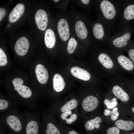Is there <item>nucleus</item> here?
Here are the masks:
<instances>
[{
  "label": "nucleus",
  "instance_id": "obj_39",
  "mask_svg": "<svg viewBox=\"0 0 134 134\" xmlns=\"http://www.w3.org/2000/svg\"><path fill=\"white\" fill-rule=\"evenodd\" d=\"M89 134H95L93 133H89Z\"/></svg>",
  "mask_w": 134,
  "mask_h": 134
},
{
  "label": "nucleus",
  "instance_id": "obj_5",
  "mask_svg": "<svg viewBox=\"0 0 134 134\" xmlns=\"http://www.w3.org/2000/svg\"><path fill=\"white\" fill-rule=\"evenodd\" d=\"M100 7L104 16L108 19H111L115 16L116 11L113 4L110 1L103 0L100 3Z\"/></svg>",
  "mask_w": 134,
  "mask_h": 134
},
{
  "label": "nucleus",
  "instance_id": "obj_24",
  "mask_svg": "<svg viewBox=\"0 0 134 134\" xmlns=\"http://www.w3.org/2000/svg\"><path fill=\"white\" fill-rule=\"evenodd\" d=\"M93 31L95 38L98 39L102 38L104 35V31L101 25L99 23L95 24L94 26Z\"/></svg>",
  "mask_w": 134,
  "mask_h": 134
},
{
  "label": "nucleus",
  "instance_id": "obj_34",
  "mask_svg": "<svg viewBox=\"0 0 134 134\" xmlns=\"http://www.w3.org/2000/svg\"><path fill=\"white\" fill-rule=\"evenodd\" d=\"M6 13V9L3 8H0V21H1L5 16Z\"/></svg>",
  "mask_w": 134,
  "mask_h": 134
},
{
  "label": "nucleus",
  "instance_id": "obj_8",
  "mask_svg": "<svg viewBox=\"0 0 134 134\" xmlns=\"http://www.w3.org/2000/svg\"><path fill=\"white\" fill-rule=\"evenodd\" d=\"M80 104V102L75 99L60 102L58 108V112L60 114L75 109Z\"/></svg>",
  "mask_w": 134,
  "mask_h": 134
},
{
  "label": "nucleus",
  "instance_id": "obj_20",
  "mask_svg": "<svg viewBox=\"0 0 134 134\" xmlns=\"http://www.w3.org/2000/svg\"><path fill=\"white\" fill-rule=\"evenodd\" d=\"M131 37V34L127 33L123 36L114 39L113 41V44L117 47H121L126 45L127 44V41Z\"/></svg>",
  "mask_w": 134,
  "mask_h": 134
},
{
  "label": "nucleus",
  "instance_id": "obj_16",
  "mask_svg": "<svg viewBox=\"0 0 134 134\" xmlns=\"http://www.w3.org/2000/svg\"><path fill=\"white\" fill-rule=\"evenodd\" d=\"M115 125L120 129L125 131H131L134 128V123L131 121L119 119L115 121Z\"/></svg>",
  "mask_w": 134,
  "mask_h": 134
},
{
  "label": "nucleus",
  "instance_id": "obj_22",
  "mask_svg": "<svg viewBox=\"0 0 134 134\" xmlns=\"http://www.w3.org/2000/svg\"><path fill=\"white\" fill-rule=\"evenodd\" d=\"M14 90L17 91L18 93L24 98H27L30 97L32 95L31 90L28 87L22 85L14 88Z\"/></svg>",
  "mask_w": 134,
  "mask_h": 134
},
{
  "label": "nucleus",
  "instance_id": "obj_7",
  "mask_svg": "<svg viewBox=\"0 0 134 134\" xmlns=\"http://www.w3.org/2000/svg\"><path fill=\"white\" fill-rule=\"evenodd\" d=\"M57 28L61 38L64 41L67 40L69 38L70 33L67 21L64 19H60L58 22Z\"/></svg>",
  "mask_w": 134,
  "mask_h": 134
},
{
  "label": "nucleus",
  "instance_id": "obj_14",
  "mask_svg": "<svg viewBox=\"0 0 134 134\" xmlns=\"http://www.w3.org/2000/svg\"><path fill=\"white\" fill-rule=\"evenodd\" d=\"M45 133L46 134H64L60 123L55 124L51 122L46 124Z\"/></svg>",
  "mask_w": 134,
  "mask_h": 134
},
{
  "label": "nucleus",
  "instance_id": "obj_9",
  "mask_svg": "<svg viewBox=\"0 0 134 134\" xmlns=\"http://www.w3.org/2000/svg\"><path fill=\"white\" fill-rule=\"evenodd\" d=\"M25 10V6L23 4L16 5L11 12L9 16L8 20L10 23L17 21L23 15Z\"/></svg>",
  "mask_w": 134,
  "mask_h": 134
},
{
  "label": "nucleus",
  "instance_id": "obj_11",
  "mask_svg": "<svg viewBox=\"0 0 134 134\" xmlns=\"http://www.w3.org/2000/svg\"><path fill=\"white\" fill-rule=\"evenodd\" d=\"M70 72L73 76L84 81H88L90 78V74L88 71L77 67H72Z\"/></svg>",
  "mask_w": 134,
  "mask_h": 134
},
{
  "label": "nucleus",
  "instance_id": "obj_19",
  "mask_svg": "<svg viewBox=\"0 0 134 134\" xmlns=\"http://www.w3.org/2000/svg\"><path fill=\"white\" fill-rule=\"evenodd\" d=\"M117 59L119 64L125 69L130 71L133 68L134 66L132 62L126 56L123 55L120 56Z\"/></svg>",
  "mask_w": 134,
  "mask_h": 134
},
{
  "label": "nucleus",
  "instance_id": "obj_27",
  "mask_svg": "<svg viewBox=\"0 0 134 134\" xmlns=\"http://www.w3.org/2000/svg\"><path fill=\"white\" fill-rule=\"evenodd\" d=\"M77 45V42L75 39L71 38L69 40L67 44V51L69 54L73 53Z\"/></svg>",
  "mask_w": 134,
  "mask_h": 134
},
{
  "label": "nucleus",
  "instance_id": "obj_31",
  "mask_svg": "<svg viewBox=\"0 0 134 134\" xmlns=\"http://www.w3.org/2000/svg\"><path fill=\"white\" fill-rule=\"evenodd\" d=\"M121 130L116 126L110 127L106 130V134H121Z\"/></svg>",
  "mask_w": 134,
  "mask_h": 134
},
{
  "label": "nucleus",
  "instance_id": "obj_23",
  "mask_svg": "<svg viewBox=\"0 0 134 134\" xmlns=\"http://www.w3.org/2000/svg\"><path fill=\"white\" fill-rule=\"evenodd\" d=\"M38 126L36 121L32 120L28 123L26 128V134H38Z\"/></svg>",
  "mask_w": 134,
  "mask_h": 134
},
{
  "label": "nucleus",
  "instance_id": "obj_26",
  "mask_svg": "<svg viewBox=\"0 0 134 134\" xmlns=\"http://www.w3.org/2000/svg\"><path fill=\"white\" fill-rule=\"evenodd\" d=\"M125 18L127 20H131L134 18V5L128 6L124 12Z\"/></svg>",
  "mask_w": 134,
  "mask_h": 134
},
{
  "label": "nucleus",
  "instance_id": "obj_6",
  "mask_svg": "<svg viewBox=\"0 0 134 134\" xmlns=\"http://www.w3.org/2000/svg\"><path fill=\"white\" fill-rule=\"evenodd\" d=\"M102 121L101 118L99 116L86 120L84 124L85 130L89 133L98 132L100 129V123Z\"/></svg>",
  "mask_w": 134,
  "mask_h": 134
},
{
  "label": "nucleus",
  "instance_id": "obj_28",
  "mask_svg": "<svg viewBox=\"0 0 134 134\" xmlns=\"http://www.w3.org/2000/svg\"><path fill=\"white\" fill-rule=\"evenodd\" d=\"M116 100L117 99L115 98L111 100L105 99L104 100L103 102L108 109H111L114 108L117 105L118 102Z\"/></svg>",
  "mask_w": 134,
  "mask_h": 134
},
{
  "label": "nucleus",
  "instance_id": "obj_29",
  "mask_svg": "<svg viewBox=\"0 0 134 134\" xmlns=\"http://www.w3.org/2000/svg\"><path fill=\"white\" fill-rule=\"evenodd\" d=\"M64 134H79L73 129L60 123Z\"/></svg>",
  "mask_w": 134,
  "mask_h": 134
},
{
  "label": "nucleus",
  "instance_id": "obj_25",
  "mask_svg": "<svg viewBox=\"0 0 134 134\" xmlns=\"http://www.w3.org/2000/svg\"><path fill=\"white\" fill-rule=\"evenodd\" d=\"M118 109L117 107L113 108L112 111L108 109H105L104 111V114L105 116L110 115L112 120L115 121L118 118L119 114L118 111Z\"/></svg>",
  "mask_w": 134,
  "mask_h": 134
},
{
  "label": "nucleus",
  "instance_id": "obj_2",
  "mask_svg": "<svg viewBox=\"0 0 134 134\" xmlns=\"http://www.w3.org/2000/svg\"><path fill=\"white\" fill-rule=\"evenodd\" d=\"M79 114L77 108L60 113V123L66 125H71L77 121Z\"/></svg>",
  "mask_w": 134,
  "mask_h": 134
},
{
  "label": "nucleus",
  "instance_id": "obj_33",
  "mask_svg": "<svg viewBox=\"0 0 134 134\" xmlns=\"http://www.w3.org/2000/svg\"><path fill=\"white\" fill-rule=\"evenodd\" d=\"M8 105V103L6 100L2 99H0V110H4L6 109Z\"/></svg>",
  "mask_w": 134,
  "mask_h": 134
},
{
  "label": "nucleus",
  "instance_id": "obj_10",
  "mask_svg": "<svg viewBox=\"0 0 134 134\" xmlns=\"http://www.w3.org/2000/svg\"><path fill=\"white\" fill-rule=\"evenodd\" d=\"M35 71L37 79L42 84H45L47 81L48 74L47 69L42 65H37L35 67Z\"/></svg>",
  "mask_w": 134,
  "mask_h": 134
},
{
  "label": "nucleus",
  "instance_id": "obj_18",
  "mask_svg": "<svg viewBox=\"0 0 134 134\" xmlns=\"http://www.w3.org/2000/svg\"><path fill=\"white\" fill-rule=\"evenodd\" d=\"M112 91L114 95L122 101L126 102L129 100V95L120 87L118 86H114Z\"/></svg>",
  "mask_w": 134,
  "mask_h": 134
},
{
  "label": "nucleus",
  "instance_id": "obj_13",
  "mask_svg": "<svg viewBox=\"0 0 134 134\" xmlns=\"http://www.w3.org/2000/svg\"><path fill=\"white\" fill-rule=\"evenodd\" d=\"M6 122L9 126L14 131L18 132L21 129L22 125L18 117L14 115H10L7 117Z\"/></svg>",
  "mask_w": 134,
  "mask_h": 134
},
{
  "label": "nucleus",
  "instance_id": "obj_17",
  "mask_svg": "<svg viewBox=\"0 0 134 134\" xmlns=\"http://www.w3.org/2000/svg\"><path fill=\"white\" fill-rule=\"evenodd\" d=\"M75 29L77 35L80 38L84 39L87 37L88 35L87 30L82 21H79L76 22Z\"/></svg>",
  "mask_w": 134,
  "mask_h": 134
},
{
  "label": "nucleus",
  "instance_id": "obj_40",
  "mask_svg": "<svg viewBox=\"0 0 134 134\" xmlns=\"http://www.w3.org/2000/svg\"><path fill=\"white\" fill-rule=\"evenodd\" d=\"M129 134H134V132H133V133H131Z\"/></svg>",
  "mask_w": 134,
  "mask_h": 134
},
{
  "label": "nucleus",
  "instance_id": "obj_30",
  "mask_svg": "<svg viewBox=\"0 0 134 134\" xmlns=\"http://www.w3.org/2000/svg\"><path fill=\"white\" fill-rule=\"evenodd\" d=\"M7 63L6 55L3 50L0 48V66L5 65Z\"/></svg>",
  "mask_w": 134,
  "mask_h": 134
},
{
  "label": "nucleus",
  "instance_id": "obj_4",
  "mask_svg": "<svg viewBox=\"0 0 134 134\" xmlns=\"http://www.w3.org/2000/svg\"><path fill=\"white\" fill-rule=\"evenodd\" d=\"M29 47L28 39L25 37H22L17 41L14 48L16 54L20 56H23L27 53Z\"/></svg>",
  "mask_w": 134,
  "mask_h": 134
},
{
  "label": "nucleus",
  "instance_id": "obj_36",
  "mask_svg": "<svg viewBox=\"0 0 134 134\" xmlns=\"http://www.w3.org/2000/svg\"><path fill=\"white\" fill-rule=\"evenodd\" d=\"M81 1L83 3L85 4H87L89 2L90 0H81Z\"/></svg>",
  "mask_w": 134,
  "mask_h": 134
},
{
  "label": "nucleus",
  "instance_id": "obj_38",
  "mask_svg": "<svg viewBox=\"0 0 134 134\" xmlns=\"http://www.w3.org/2000/svg\"><path fill=\"white\" fill-rule=\"evenodd\" d=\"M53 1H54L55 2H57L59 0H53Z\"/></svg>",
  "mask_w": 134,
  "mask_h": 134
},
{
  "label": "nucleus",
  "instance_id": "obj_1",
  "mask_svg": "<svg viewBox=\"0 0 134 134\" xmlns=\"http://www.w3.org/2000/svg\"><path fill=\"white\" fill-rule=\"evenodd\" d=\"M99 104L98 99L92 95L88 96L80 102L81 115L84 113L94 111L97 107Z\"/></svg>",
  "mask_w": 134,
  "mask_h": 134
},
{
  "label": "nucleus",
  "instance_id": "obj_3",
  "mask_svg": "<svg viewBox=\"0 0 134 134\" xmlns=\"http://www.w3.org/2000/svg\"><path fill=\"white\" fill-rule=\"evenodd\" d=\"M35 20L38 28L41 31H45L48 22L46 12L41 9L38 10L35 14Z\"/></svg>",
  "mask_w": 134,
  "mask_h": 134
},
{
  "label": "nucleus",
  "instance_id": "obj_32",
  "mask_svg": "<svg viewBox=\"0 0 134 134\" xmlns=\"http://www.w3.org/2000/svg\"><path fill=\"white\" fill-rule=\"evenodd\" d=\"M12 82L14 88L22 85L23 84V81L22 79L19 78H14Z\"/></svg>",
  "mask_w": 134,
  "mask_h": 134
},
{
  "label": "nucleus",
  "instance_id": "obj_35",
  "mask_svg": "<svg viewBox=\"0 0 134 134\" xmlns=\"http://www.w3.org/2000/svg\"><path fill=\"white\" fill-rule=\"evenodd\" d=\"M128 53L130 58L133 61L134 64V50L130 49L129 50Z\"/></svg>",
  "mask_w": 134,
  "mask_h": 134
},
{
  "label": "nucleus",
  "instance_id": "obj_37",
  "mask_svg": "<svg viewBox=\"0 0 134 134\" xmlns=\"http://www.w3.org/2000/svg\"><path fill=\"white\" fill-rule=\"evenodd\" d=\"M132 111L134 113V107L132 109Z\"/></svg>",
  "mask_w": 134,
  "mask_h": 134
},
{
  "label": "nucleus",
  "instance_id": "obj_12",
  "mask_svg": "<svg viewBox=\"0 0 134 134\" xmlns=\"http://www.w3.org/2000/svg\"><path fill=\"white\" fill-rule=\"evenodd\" d=\"M53 82V89L56 92H60L64 89L65 82L62 77L59 74L56 73L54 75Z\"/></svg>",
  "mask_w": 134,
  "mask_h": 134
},
{
  "label": "nucleus",
  "instance_id": "obj_15",
  "mask_svg": "<svg viewBox=\"0 0 134 134\" xmlns=\"http://www.w3.org/2000/svg\"><path fill=\"white\" fill-rule=\"evenodd\" d=\"M44 42L46 46L48 48H52L55 45L56 38L54 33L51 29H49L45 31Z\"/></svg>",
  "mask_w": 134,
  "mask_h": 134
},
{
  "label": "nucleus",
  "instance_id": "obj_21",
  "mask_svg": "<svg viewBox=\"0 0 134 134\" xmlns=\"http://www.w3.org/2000/svg\"><path fill=\"white\" fill-rule=\"evenodd\" d=\"M99 60L101 64L106 68L110 69L113 67V62L107 54L105 53L100 54L99 56Z\"/></svg>",
  "mask_w": 134,
  "mask_h": 134
}]
</instances>
